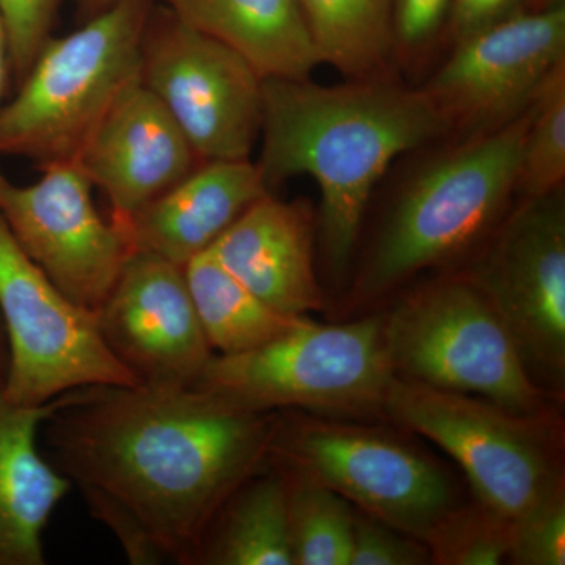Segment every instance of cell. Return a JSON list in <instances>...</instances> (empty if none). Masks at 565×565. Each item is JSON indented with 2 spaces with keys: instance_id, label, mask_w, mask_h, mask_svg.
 Listing matches in <instances>:
<instances>
[{
  "instance_id": "5",
  "label": "cell",
  "mask_w": 565,
  "mask_h": 565,
  "mask_svg": "<svg viewBox=\"0 0 565 565\" xmlns=\"http://www.w3.org/2000/svg\"><path fill=\"white\" fill-rule=\"evenodd\" d=\"M394 379L382 316L340 326L305 318L262 348L212 356L192 388L244 411L359 414L382 411Z\"/></svg>"
},
{
  "instance_id": "16",
  "label": "cell",
  "mask_w": 565,
  "mask_h": 565,
  "mask_svg": "<svg viewBox=\"0 0 565 565\" xmlns=\"http://www.w3.org/2000/svg\"><path fill=\"white\" fill-rule=\"evenodd\" d=\"M318 233L310 204L267 193L218 237L210 250L222 266L267 305L291 316L322 310L315 270Z\"/></svg>"
},
{
  "instance_id": "11",
  "label": "cell",
  "mask_w": 565,
  "mask_h": 565,
  "mask_svg": "<svg viewBox=\"0 0 565 565\" xmlns=\"http://www.w3.org/2000/svg\"><path fill=\"white\" fill-rule=\"evenodd\" d=\"M140 79L202 162L247 161L262 134L263 77L232 47L172 10L147 21Z\"/></svg>"
},
{
  "instance_id": "3",
  "label": "cell",
  "mask_w": 565,
  "mask_h": 565,
  "mask_svg": "<svg viewBox=\"0 0 565 565\" xmlns=\"http://www.w3.org/2000/svg\"><path fill=\"white\" fill-rule=\"evenodd\" d=\"M530 109L503 128L460 139L405 182L356 277L355 302L381 299L484 243L516 193Z\"/></svg>"
},
{
  "instance_id": "7",
  "label": "cell",
  "mask_w": 565,
  "mask_h": 565,
  "mask_svg": "<svg viewBox=\"0 0 565 565\" xmlns=\"http://www.w3.org/2000/svg\"><path fill=\"white\" fill-rule=\"evenodd\" d=\"M382 411L448 452L479 503L505 522H515L564 489L539 415L512 414L482 397L397 375Z\"/></svg>"
},
{
  "instance_id": "29",
  "label": "cell",
  "mask_w": 565,
  "mask_h": 565,
  "mask_svg": "<svg viewBox=\"0 0 565 565\" xmlns=\"http://www.w3.org/2000/svg\"><path fill=\"white\" fill-rule=\"evenodd\" d=\"M455 0H394L396 61H419L448 28Z\"/></svg>"
},
{
  "instance_id": "21",
  "label": "cell",
  "mask_w": 565,
  "mask_h": 565,
  "mask_svg": "<svg viewBox=\"0 0 565 565\" xmlns=\"http://www.w3.org/2000/svg\"><path fill=\"white\" fill-rule=\"evenodd\" d=\"M184 277L203 332L218 355L262 348L308 318L275 310L230 274L211 250L185 264Z\"/></svg>"
},
{
  "instance_id": "13",
  "label": "cell",
  "mask_w": 565,
  "mask_h": 565,
  "mask_svg": "<svg viewBox=\"0 0 565 565\" xmlns=\"http://www.w3.org/2000/svg\"><path fill=\"white\" fill-rule=\"evenodd\" d=\"M565 62V6L512 17L456 41L423 90L448 134L470 139L514 121Z\"/></svg>"
},
{
  "instance_id": "18",
  "label": "cell",
  "mask_w": 565,
  "mask_h": 565,
  "mask_svg": "<svg viewBox=\"0 0 565 565\" xmlns=\"http://www.w3.org/2000/svg\"><path fill=\"white\" fill-rule=\"evenodd\" d=\"M61 401L20 405L0 392V565L44 564V527L71 482L41 457L36 434Z\"/></svg>"
},
{
  "instance_id": "12",
  "label": "cell",
  "mask_w": 565,
  "mask_h": 565,
  "mask_svg": "<svg viewBox=\"0 0 565 565\" xmlns=\"http://www.w3.org/2000/svg\"><path fill=\"white\" fill-rule=\"evenodd\" d=\"M39 181L0 172V215L25 255L74 303L96 311L134 253L125 230L104 221L93 184L74 161L41 167Z\"/></svg>"
},
{
  "instance_id": "19",
  "label": "cell",
  "mask_w": 565,
  "mask_h": 565,
  "mask_svg": "<svg viewBox=\"0 0 565 565\" xmlns=\"http://www.w3.org/2000/svg\"><path fill=\"white\" fill-rule=\"evenodd\" d=\"M170 10L250 63L263 79H305L321 63L299 0H169Z\"/></svg>"
},
{
  "instance_id": "30",
  "label": "cell",
  "mask_w": 565,
  "mask_h": 565,
  "mask_svg": "<svg viewBox=\"0 0 565 565\" xmlns=\"http://www.w3.org/2000/svg\"><path fill=\"white\" fill-rule=\"evenodd\" d=\"M523 0H455L448 29L455 41L522 11Z\"/></svg>"
},
{
  "instance_id": "34",
  "label": "cell",
  "mask_w": 565,
  "mask_h": 565,
  "mask_svg": "<svg viewBox=\"0 0 565 565\" xmlns=\"http://www.w3.org/2000/svg\"><path fill=\"white\" fill-rule=\"evenodd\" d=\"M76 2H79L85 10L90 11L93 17H95V14L102 13V11L109 9L115 3L121 2V0H76ZM166 2H169V0H166Z\"/></svg>"
},
{
  "instance_id": "33",
  "label": "cell",
  "mask_w": 565,
  "mask_h": 565,
  "mask_svg": "<svg viewBox=\"0 0 565 565\" xmlns=\"http://www.w3.org/2000/svg\"><path fill=\"white\" fill-rule=\"evenodd\" d=\"M565 0H523L522 11L527 13H542V11L559 9Z\"/></svg>"
},
{
  "instance_id": "25",
  "label": "cell",
  "mask_w": 565,
  "mask_h": 565,
  "mask_svg": "<svg viewBox=\"0 0 565 565\" xmlns=\"http://www.w3.org/2000/svg\"><path fill=\"white\" fill-rule=\"evenodd\" d=\"M433 563L448 565H497L508 559L511 523L484 505L456 508L426 542Z\"/></svg>"
},
{
  "instance_id": "2",
  "label": "cell",
  "mask_w": 565,
  "mask_h": 565,
  "mask_svg": "<svg viewBox=\"0 0 565 565\" xmlns=\"http://www.w3.org/2000/svg\"><path fill=\"white\" fill-rule=\"evenodd\" d=\"M263 150L267 188L299 174L321 191L316 217L323 262L341 278L359 243L367 203L394 159L448 134L423 88L392 81L326 87L305 79H264Z\"/></svg>"
},
{
  "instance_id": "28",
  "label": "cell",
  "mask_w": 565,
  "mask_h": 565,
  "mask_svg": "<svg viewBox=\"0 0 565 565\" xmlns=\"http://www.w3.org/2000/svg\"><path fill=\"white\" fill-rule=\"evenodd\" d=\"M433 563L426 542L401 533L367 514L353 512L351 565H424Z\"/></svg>"
},
{
  "instance_id": "4",
  "label": "cell",
  "mask_w": 565,
  "mask_h": 565,
  "mask_svg": "<svg viewBox=\"0 0 565 565\" xmlns=\"http://www.w3.org/2000/svg\"><path fill=\"white\" fill-rule=\"evenodd\" d=\"M151 0H121L41 47L13 102L0 107V154L41 167L74 161L120 93L140 79Z\"/></svg>"
},
{
  "instance_id": "23",
  "label": "cell",
  "mask_w": 565,
  "mask_h": 565,
  "mask_svg": "<svg viewBox=\"0 0 565 565\" xmlns=\"http://www.w3.org/2000/svg\"><path fill=\"white\" fill-rule=\"evenodd\" d=\"M285 473L296 564L351 565L353 511L345 498L307 476Z\"/></svg>"
},
{
  "instance_id": "20",
  "label": "cell",
  "mask_w": 565,
  "mask_h": 565,
  "mask_svg": "<svg viewBox=\"0 0 565 565\" xmlns=\"http://www.w3.org/2000/svg\"><path fill=\"white\" fill-rule=\"evenodd\" d=\"M196 564H296L285 470L259 471L226 500L204 534Z\"/></svg>"
},
{
  "instance_id": "24",
  "label": "cell",
  "mask_w": 565,
  "mask_h": 565,
  "mask_svg": "<svg viewBox=\"0 0 565 565\" xmlns=\"http://www.w3.org/2000/svg\"><path fill=\"white\" fill-rule=\"evenodd\" d=\"M530 110L516 178L520 199H535L564 188L565 62L546 77Z\"/></svg>"
},
{
  "instance_id": "6",
  "label": "cell",
  "mask_w": 565,
  "mask_h": 565,
  "mask_svg": "<svg viewBox=\"0 0 565 565\" xmlns=\"http://www.w3.org/2000/svg\"><path fill=\"white\" fill-rule=\"evenodd\" d=\"M394 374L471 394L516 415H541L546 393L527 373L508 329L465 275L419 286L384 316Z\"/></svg>"
},
{
  "instance_id": "10",
  "label": "cell",
  "mask_w": 565,
  "mask_h": 565,
  "mask_svg": "<svg viewBox=\"0 0 565 565\" xmlns=\"http://www.w3.org/2000/svg\"><path fill=\"white\" fill-rule=\"evenodd\" d=\"M486 243L463 275L500 316L531 377L559 392L565 382L564 188L522 199Z\"/></svg>"
},
{
  "instance_id": "14",
  "label": "cell",
  "mask_w": 565,
  "mask_h": 565,
  "mask_svg": "<svg viewBox=\"0 0 565 565\" xmlns=\"http://www.w3.org/2000/svg\"><path fill=\"white\" fill-rule=\"evenodd\" d=\"M104 343L150 388H192L214 356L193 307L184 267L134 252L98 311Z\"/></svg>"
},
{
  "instance_id": "9",
  "label": "cell",
  "mask_w": 565,
  "mask_h": 565,
  "mask_svg": "<svg viewBox=\"0 0 565 565\" xmlns=\"http://www.w3.org/2000/svg\"><path fill=\"white\" fill-rule=\"evenodd\" d=\"M273 460L423 542L456 509L451 482L437 465L366 427L278 416Z\"/></svg>"
},
{
  "instance_id": "22",
  "label": "cell",
  "mask_w": 565,
  "mask_h": 565,
  "mask_svg": "<svg viewBox=\"0 0 565 565\" xmlns=\"http://www.w3.org/2000/svg\"><path fill=\"white\" fill-rule=\"evenodd\" d=\"M321 63L353 81L384 79L396 63L394 0H299Z\"/></svg>"
},
{
  "instance_id": "8",
  "label": "cell",
  "mask_w": 565,
  "mask_h": 565,
  "mask_svg": "<svg viewBox=\"0 0 565 565\" xmlns=\"http://www.w3.org/2000/svg\"><path fill=\"white\" fill-rule=\"evenodd\" d=\"M0 318L9 343L2 394L43 405L87 386H136L104 343L98 316L70 300L25 255L0 215Z\"/></svg>"
},
{
  "instance_id": "15",
  "label": "cell",
  "mask_w": 565,
  "mask_h": 565,
  "mask_svg": "<svg viewBox=\"0 0 565 565\" xmlns=\"http://www.w3.org/2000/svg\"><path fill=\"white\" fill-rule=\"evenodd\" d=\"M74 162L107 196L110 221L118 225L203 163L141 79L115 99Z\"/></svg>"
},
{
  "instance_id": "1",
  "label": "cell",
  "mask_w": 565,
  "mask_h": 565,
  "mask_svg": "<svg viewBox=\"0 0 565 565\" xmlns=\"http://www.w3.org/2000/svg\"><path fill=\"white\" fill-rule=\"evenodd\" d=\"M277 423L196 388L87 386L63 394L46 441L129 563L195 565L222 505L270 463Z\"/></svg>"
},
{
  "instance_id": "31",
  "label": "cell",
  "mask_w": 565,
  "mask_h": 565,
  "mask_svg": "<svg viewBox=\"0 0 565 565\" xmlns=\"http://www.w3.org/2000/svg\"><path fill=\"white\" fill-rule=\"evenodd\" d=\"M10 47L9 36H7L6 25L0 17V102H2L3 92H6L7 76H9ZM2 107V104H0Z\"/></svg>"
},
{
  "instance_id": "17",
  "label": "cell",
  "mask_w": 565,
  "mask_h": 565,
  "mask_svg": "<svg viewBox=\"0 0 565 565\" xmlns=\"http://www.w3.org/2000/svg\"><path fill=\"white\" fill-rule=\"evenodd\" d=\"M267 193L262 170L250 159L203 162L120 226L134 252L184 267Z\"/></svg>"
},
{
  "instance_id": "32",
  "label": "cell",
  "mask_w": 565,
  "mask_h": 565,
  "mask_svg": "<svg viewBox=\"0 0 565 565\" xmlns=\"http://www.w3.org/2000/svg\"><path fill=\"white\" fill-rule=\"evenodd\" d=\"M7 373H9V343H7L6 329L0 318V392L6 385Z\"/></svg>"
},
{
  "instance_id": "27",
  "label": "cell",
  "mask_w": 565,
  "mask_h": 565,
  "mask_svg": "<svg viewBox=\"0 0 565 565\" xmlns=\"http://www.w3.org/2000/svg\"><path fill=\"white\" fill-rule=\"evenodd\" d=\"M61 0H0V17L9 36L10 66L24 79L36 55L51 39Z\"/></svg>"
},
{
  "instance_id": "26",
  "label": "cell",
  "mask_w": 565,
  "mask_h": 565,
  "mask_svg": "<svg viewBox=\"0 0 565 565\" xmlns=\"http://www.w3.org/2000/svg\"><path fill=\"white\" fill-rule=\"evenodd\" d=\"M508 559L522 565L565 564L564 489L511 523Z\"/></svg>"
}]
</instances>
